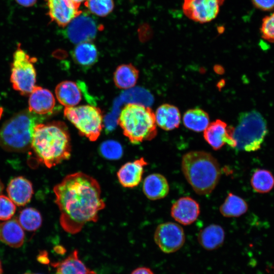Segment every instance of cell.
I'll return each mask as SVG.
<instances>
[{
  "label": "cell",
  "instance_id": "6da1fadb",
  "mask_svg": "<svg viewBox=\"0 0 274 274\" xmlns=\"http://www.w3.org/2000/svg\"><path fill=\"white\" fill-rule=\"evenodd\" d=\"M53 191L61 226L71 234L80 232L88 222L97 221L99 212L106 207L98 181L82 172L66 176Z\"/></svg>",
  "mask_w": 274,
  "mask_h": 274
},
{
  "label": "cell",
  "instance_id": "7a4b0ae2",
  "mask_svg": "<svg viewBox=\"0 0 274 274\" xmlns=\"http://www.w3.org/2000/svg\"><path fill=\"white\" fill-rule=\"evenodd\" d=\"M31 148L39 161L48 168L68 159L72 146L66 125L62 121L37 124Z\"/></svg>",
  "mask_w": 274,
  "mask_h": 274
},
{
  "label": "cell",
  "instance_id": "3957f363",
  "mask_svg": "<svg viewBox=\"0 0 274 274\" xmlns=\"http://www.w3.org/2000/svg\"><path fill=\"white\" fill-rule=\"evenodd\" d=\"M181 167L186 179L199 195L210 194L217 185L221 175L217 160L205 151L187 152L182 157Z\"/></svg>",
  "mask_w": 274,
  "mask_h": 274
},
{
  "label": "cell",
  "instance_id": "277c9868",
  "mask_svg": "<svg viewBox=\"0 0 274 274\" xmlns=\"http://www.w3.org/2000/svg\"><path fill=\"white\" fill-rule=\"evenodd\" d=\"M40 115L22 110L9 119L0 128V147L9 152H24L31 148L35 126Z\"/></svg>",
  "mask_w": 274,
  "mask_h": 274
},
{
  "label": "cell",
  "instance_id": "5b68a950",
  "mask_svg": "<svg viewBox=\"0 0 274 274\" xmlns=\"http://www.w3.org/2000/svg\"><path fill=\"white\" fill-rule=\"evenodd\" d=\"M118 123L124 135L133 144L150 141L157 134L155 114L147 106L128 103L122 109Z\"/></svg>",
  "mask_w": 274,
  "mask_h": 274
},
{
  "label": "cell",
  "instance_id": "8992f818",
  "mask_svg": "<svg viewBox=\"0 0 274 274\" xmlns=\"http://www.w3.org/2000/svg\"><path fill=\"white\" fill-rule=\"evenodd\" d=\"M267 132L266 122L259 112L251 111L241 114L232 134L235 148L247 152L259 149Z\"/></svg>",
  "mask_w": 274,
  "mask_h": 274
},
{
  "label": "cell",
  "instance_id": "52a82bcc",
  "mask_svg": "<svg viewBox=\"0 0 274 274\" xmlns=\"http://www.w3.org/2000/svg\"><path fill=\"white\" fill-rule=\"evenodd\" d=\"M64 116L82 136L89 141H95L99 136L103 127V117L98 107L90 105L65 107Z\"/></svg>",
  "mask_w": 274,
  "mask_h": 274
},
{
  "label": "cell",
  "instance_id": "ba28073f",
  "mask_svg": "<svg viewBox=\"0 0 274 274\" xmlns=\"http://www.w3.org/2000/svg\"><path fill=\"white\" fill-rule=\"evenodd\" d=\"M36 60L20 45L18 46L13 54L10 81L14 89L22 95L29 94L36 86V72L33 63Z\"/></svg>",
  "mask_w": 274,
  "mask_h": 274
},
{
  "label": "cell",
  "instance_id": "9c48e42d",
  "mask_svg": "<svg viewBox=\"0 0 274 274\" xmlns=\"http://www.w3.org/2000/svg\"><path fill=\"white\" fill-rule=\"evenodd\" d=\"M98 28L97 22L89 13L82 12L66 26L64 33L70 42L78 44L91 42Z\"/></svg>",
  "mask_w": 274,
  "mask_h": 274
},
{
  "label": "cell",
  "instance_id": "30bf717a",
  "mask_svg": "<svg viewBox=\"0 0 274 274\" xmlns=\"http://www.w3.org/2000/svg\"><path fill=\"white\" fill-rule=\"evenodd\" d=\"M154 237L156 245L165 253L176 252L183 246L185 241L182 227L170 222L159 225L155 231Z\"/></svg>",
  "mask_w": 274,
  "mask_h": 274
},
{
  "label": "cell",
  "instance_id": "8fae6325",
  "mask_svg": "<svg viewBox=\"0 0 274 274\" xmlns=\"http://www.w3.org/2000/svg\"><path fill=\"white\" fill-rule=\"evenodd\" d=\"M225 0H184L183 11L189 19L200 23L209 22L218 15Z\"/></svg>",
  "mask_w": 274,
  "mask_h": 274
},
{
  "label": "cell",
  "instance_id": "7c38bea8",
  "mask_svg": "<svg viewBox=\"0 0 274 274\" xmlns=\"http://www.w3.org/2000/svg\"><path fill=\"white\" fill-rule=\"evenodd\" d=\"M48 14L51 20L58 26L66 27L82 12L79 10L80 5L72 0H45Z\"/></svg>",
  "mask_w": 274,
  "mask_h": 274
},
{
  "label": "cell",
  "instance_id": "4fadbf2b",
  "mask_svg": "<svg viewBox=\"0 0 274 274\" xmlns=\"http://www.w3.org/2000/svg\"><path fill=\"white\" fill-rule=\"evenodd\" d=\"M233 129V127L228 126L224 121L217 119L209 124L204 130L203 137L215 150L221 149L226 144L235 148V143L232 136Z\"/></svg>",
  "mask_w": 274,
  "mask_h": 274
},
{
  "label": "cell",
  "instance_id": "5bb4252c",
  "mask_svg": "<svg viewBox=\"0 0 274 274\" xmlns=\"http://www.w3.org/2000/svg\"><path fill=\"white\" fill-rule=\"evenodd\" d=\"M200 213L198 202L190 197H182L173 204L170 214L178 222L184 225L193 223Z\"/></svg>",
  "mask_w": 274,
  "mask_h": 274
},
{
  "label": "cell",
  "instance_id": "9a60e30c",
  "mask_svg": "<svg viewBox=\"0 0 274 274\" xmlns=\"http://www.w3.org/2000/svg\"><path fill=\"white\" fill-rule=\"evenodd\" d=\"M29 95L28 110L30 112L41 116L52 113L55 99L50 91L36 85Z\"/></svg>",
  "mask_w": 274,
  "mask_h": 274
},
{
  "label": "cell",
  "instance_id": "2e32d148",
  "mask_svg": "<svg viewBox=\"0 0 274 274\" xmlns=\"http://www.w3.org/2000/svg\"><path fill=\"white\" fill-rule=\"evenodd\" d=\"M147 165L148 162L143 157L123 164L117 173L120 184L129 188L138 186L142 180L144 167Z\"/></svg>",
  "mask_w": 274,
  "mask_h": 274
},
{
  "label": "cell",
  "instance_id": "e0dca14e",
  "mask_svg": "<svg viewBox=\"0 0 274 274\" xmlns=\"http://www.w3.org/2000/svg\"><path fill=\"white\" fill-rule=\"evenodd\" d=\"M9 198L18 206L28 203L33 194L31 182L25 178L19 176L11 180L7 188Z\"/></svg>",
  "mask_w": 274,
  "mask_h": 274
},
{
  "label": "cell",
  "instance_id": "ac0fdd59",
  "mask_svg": "<svg viewBox=\"0 0 274 274\" xmlns=\"http://www.w3.org/2000/svg\"><path fill=\"white\" fill-rule=\"evenodd\" d=\"M25 233L18 220L10 219L0 223V241L8 246L18 248L23 244Z\"/></svg>",
  "mask_w": 274,
  "mask_h": 274
},
{
  "label": "cell",
  "instance_id": "d6986e66",
  "mask_svg": "<svg viewBox=\"0 0 274 274\" xmlns=\"http://www.w3.org/2000/svg\"><path fill=\"white\" fill-rule=\"evenodd\" d=\"M169 190L167 179L160 174H150L143 182V192L150 200H155L164 198L168 194Z\"/></svg>",
  "mask_w": 274,
  "mask_h": 274
},
{
  "label": "cell",
  "instance_id": "ffe728a7",
  "mask_svg": "<svg viewBox=\"0 0 274 274\" xmlns=\"http://www.w3.org/2000/svg\"><path fill=\"white\" fill-rule=\"evenodd\" d=\"M55 93L58 101L65 107H75L82 99V92L77 83L71 81L59 83Z\"/></svg>",
  "mask_w": 274,
  "mask_h": 274
},
{
  "label": "cell",
  "instance_id": "44dd1931",
  "mask_svg": "<svg viewBox=\"0 0 274 274\" xmlns=\"http://www.w3.org/2000/svg\"><path fill=\"white\" fill-rule=\"evenodd\" d=\"M52 265L56 268L55 274H96L79 259L77 250L64 260L53 263Z\"/></svg>",
  "mask_w": 274,
  "mask_h": 274
},
{
  "label": "cell",
  "instance_id": "7402d4cb",
  "mask_svg": "<svg viewBox=\"0 0 274 274\" xmlns=\"http://www.w3.org/2000/svg\"><path fill=\"white\" fill-rule=\"evenodd\" d=\"M156 124L165 130H172L179 126L181 114L175 106L163 104L156 110L155 114Z\"/></svg>",
  "mask_w": 274,
  "mask_h": 274
},
{
  "label": "cell",
  "instance_id": "603a6c76",
  "mask_svg": "<svg viewBox=\"0 0 274 274\" xmlns=\"http://www.w3.org/2000/svg\"><path fill=\"white\" fill-rule=\"evenodd\" d=\"M225 232L223 228L214 224L204 228L198 235L199 244L207 250L219 248L223 244Z\"/></svg>",
  "mask_w": 274,
  "mask_h": 274
},
{
  "label": "cell",
  "instance_id": "cb8c5ba5",
  "mask_svg": "<svg viewBox=\"0 0 274 274\" xmlns=\"http://www.w3.org/2000/svg\"><path fill=\"white\" fill-rule=\"evenodd\" d=\"M71 54L75 63L83 67H89L94 64L98 57L97 49L91 42L78 44Z\"/></svg>",
  "mask_w": 274,
  "mask_h": 274
},
{
  "label": "cell",
  "instance_id": "d4e9b609",
  "mask_svg": "<svg viewBox=\"0 0 274 274\" xmlns=\"http://www.w3.org/2000/svg\"><path fill=\"white\" fill-rule=\"evenodd\" d=\"M139 72L132 64L119 65L114 73V82L121 89H128L133 87L138 79Z\"/></svg>",
  "mask_w": 274,
  "mask_h": 274
},
{
  "label": "cell",
  "instance_id": "484cf974",
  "mask_svg": "<svg viewBox=\"0 0 274 274\" xmlns=\"http://www.w3.org/2000/svg\"><path fill=\"white\" fill-rule=\"evenodd\" d=\"M183 121L187 128L196 132L204 131L210 124L208 113L199 108L187 111L184 114Z\"/></svg>",
  "mask_w": 274,
  "mask_h": 274
},
{
  "label": "cell",
  "instance_id": "4316f807",
  "mask_svg": "<svg viewBox=\"0 0 274 274\" xmlns=\"http://www.w3.org/2000/svg\"><path fill=\"white\" fill-rule=\"evenodd\" d=\"M248 208V204L241 197L229 193L220 207V213L226 217H237L244 214Z\"/></svg>",
  "mask_w": 274,
  "mask_h": 274
},
{
  "label": "cell",
  "instance_id": "83f0119b",
  "mask_svg": "<svg viewBox=\"0 0 274 274\" xmlns=\"http://www.w3.org/2000/svg\"><path fill=\"white\" fill-rule=\"evenodd\" d=\"M251 184L255 191L260 193H267L274 187V176L268 170L257 169L251 177Z\"/></svg>",
  "mask_w": 274,
  "mask_h": 274
},
{
  "label": "cell",
  "instance_id": "f1b7e54d",
  "mask_svg": "<svg viewBox=\"0 0 274 274\" xmlns=\"http://www.w3.org/2000/svg\"><path fill=\"white\" fill-rule=\"evenodd\" d=\"M18 221L23 229L29 231H34L41 226L42 218L37 210L32 208H27L20 212Z\"/></svg>",
  "mask_w": 274,
  "mask_h": 274
},
{
  "label": "cell",
  "instance_id": "f546056e",
  "mask_svg": "<svg viewBox=\"0 0 274 274\" xmlns=\"http://www.w3.org/2000/svg\"><path fill=\"white\" fill-rule=\"evenodd\" d=\"M85 6L89 11L98 16L105 17L113 10V0H86Z\"/></svg>",
  "mask_w": 274,
  "mask_h": 274
},
{
  "label": "cell",
  "instance_id": "4dcf8cb0",
  "mask_svg": "<svg viewBox=\"0 0 274 274\" xmlns=\"http://www.w3.org/2000/svg\"><path fill=\"white\" fill-rule=\"evenodd\" d=\"M99 151L104 157L110 160L118 159L123 154L122 146L114 140L104 142L100 146Z\"/></svg>",
  "mask_w": 274,
  "mask_h": 274
},
{
  "label": "cell",
  "instance_id": "1f68e13d",
  "mask_svg": "<svg viewBox=\"0 0 274 274\" xmlns=\"http://www.w3.org/2000/svg\"><path fill=\"white\" fill-rule=\"evenodd\" d=\"M16 211V206L12 200L5 195H0V220L10 219Z\"/></svg>",
  "mask_w": 274,
  "mask_h": 274
},
{
  "label": "cell",
  "instance_id": "d6a6232c",
  "mask_svg": "<svg viewBox=\"0 0 274 274\" xmlns=\"http://www.w3.org/2000/svg\"><path fill=\"white\" fill-rule=\"evenodd\" d=\"M260 31L264 40L274 42V13L263 19Z\"/></svg>",
  "mask_w": 274,
  "mask_h": 274
},
{
  "label": "cell",
  "instance_id": "836d02e7",
  "mask_svg": "<svg viewBox=\"0 0 274 274\" xmlns=\"http://www.w3.org/2000/svg\"><path fill=\"white\" fill-rule=\"evenodd\" d=\"M252 2L255 7L262 10L274 9V0H252Z\"/></svg>",
  "mask_w": 274,
  "mask_h": 274
},
{
  "label": "cell",
  "instance_id": "e575fe53",
  "mask_svg": "<svg viewBox=\"0 0 274 274\" xmlns=\"http://www.w3.org/2000/svg\"><path fill=\"white\" fill-rule=\"evenodd\" d=\"M131 274H154V273L148 267H141L134 269Z\"/></svg>",
  "mask_w": 274,
  "mask_h": 274
},
{
  "label": "cell",
  "instance_id": "d590c367",
  "mask_svg": "<svg viewBox=\"0 0 274 274\" xmlns=\"http://www.w3.org/2000/svg\"><path fill=\"white\" fill-rule=\"evenodd\" d=\"M16 1L18 4L22 6L28 7L34 5L37 0H16Z\"/></svg>",
  "mask_w": 274,
  "mask_h": 274
},
{
  "label": "cell",
  "instance_id": "8d00e7d4",
  "mask_svg": "<svg viewBox=\"0 0 274 274\" xmlns=\"http://www.w3.org/2000/svg\"><path fill=\"white\" fill-rule=\"evenodd\" d=\"M38 261L42 263H48L49 262V259L48 258V254L46 251H42L40 252V255L38 257Z\"/></svg>",
  "mask_w": 274,
  "mask_h": 274
},
{
  "label": "cell",
  "instance_id": "74e56055",
  "mask_svg": "<svg viewBox=\"0 0 274 274\" xmlns=\"http://www.w3.org/2000/svg\"><path fill=\"white\" fill-rule=\"evenodd\" d=\"M3 189H4V185H3V183L0 180V194L2 193L3 190Z\"/></svg>",
  "mask_w": 274,
  "mask_h": 274
},
{
  "label": "cell",
  "instance_id": "f35d334b",
  "mask_svg": "<svg viewBox=\"0 0 274 274\" xmlns=\"http://www.w3.org/2000/svg\"><path fill=\"white\" fill-rule=\"evenodd\" d=\"M72 1H73V2H74L75 3L78 4L80 5L81 3L86 1V0H72Z\"/></svg>",
  "mask_w": 274,
  "mask_h": 274
},
{
  "label": "cell",
  "instance_id": "ab89813d",
  "mask_svg": "<svg viewBox=\"0 0 274 274\" xmlns=\"http://www.w3.org/2000/svg\"><path fill=\"white\" fill-rule=\"evenodd\" d=\"M3 268H2V264H1V262L0 261V274H2L3 273Z\"/></svg>",
  "mask_w": 274,
  "mask_h": 274
},
{
  "label": "cell",
  "instance_id": "60d3db41",
  "mask_svg": "<svg viewBox=\"0 0 274 274\" xmlns=\"http://www.w3.org/2000/svg\"><path fill=\"white\" fill-rule=\"evenodd\" d=\"M24 274H40V273H36L27 271V272H25Z\"/></svg>",
  "mask_w": 274,
  "mask_h": 274
}]
</instances>
